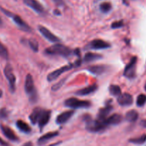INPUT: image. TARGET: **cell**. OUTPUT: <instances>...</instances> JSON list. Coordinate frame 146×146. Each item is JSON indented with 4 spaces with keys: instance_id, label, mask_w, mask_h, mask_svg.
Wrapping results in <instances>:
<instances>
[{
    "instance_id": "10",
    "label": "cell",
    "mask_w": 146,
    "mask_h": 146,
    "mask_svg": "<svg viewBox=\"0 0 146 146\" xmlns=\"http://www.w3.org/2000/svg\"><path fill=\"white\" fill-rule=\"evenodd\" d=\"M51 111L49 110H43L42 113H41V115L39 117V119H38V127H39L40 130L42 131L43 128L46 126V125L48 124V123L49 122V120L51 118Z\"/></svg>"
},
{
    "instance_id": "21",
    "label": "cell",
    "mask_w": 146,
    "mask_h": 146,
    "mask_svg": "<svg viewBox=\"0 0 146 146\" xmlns=\"http://www.w3.org/2000/svg\"><path fill=\"white\" fill-rule=\"evenodd\" d=\"M16 125L20 131L24 133H29L31 131V127L27 123L21 120H18L16 123Z\"/></svg>"
},
{
    "instance_id": "33",
    "label": "cell",
    "mask_w": 146,
    "mask_h": 146,
    "mask_svg": "<svg viewBox=\"0 0 146 146\" xmlns=\"http://www.w3.org/2000/svg\"><path fill=\"white\" fill-rule=\"evenodd\" d=\"M52 1L58 6H61V7H62V6L64 5V2L63 0H52Z\"/></svg>"
},
{
    "instance_id": "20",
    "label": "cell",
    "mask_w": 146,
    "mask_h": 146,
    "mask_svg": "<svg viewBox=\"0 0 146 146\" xmlns=\"http://www.w3.org/2000/svg\"><path fill=\"white\" fill-rule=\"evenodd\" d=\"M97 89H98V86L96 84H94V85L88 86L81 90H78V91L76 92V94L78 96H86L95 92Z\"/></svg>"
},
{
    "instance_id": "29",
    "label": "cell",
    "mask_w": 146,
    "mask_h": 146,
    "mask_svg": "<svg viewBox=\"0 0 146 146\" xmlns=\"http://www.w3.org/2000/svg\"><path fill=\"white\" fill-rule=\"evenodd\" d=\"M146 104V96L145 94H140L137 98L136 104L138 107H143Z\"/></svg>"
},
{
    "instance_id": "3",
    "label": "cell",
    "mask_w": 146,
    "mask_h": 146,
    "mask_svg": "<svg viewBox=\"0 0 146 146\" xmlns=\"http://www.w3.org/2000/svg\"><path fill=\"white\" fill-rule=\"evenodd\" d=\"M0 9L1 11L4 13L5 15H7V17H10V18L12 19V20L14 21V22L15 23L16 25L19 27L21 30L24 31H27V32H30L31 31V29L21 17L19 15H17V14H14L13 13L10 12L8 10L2 8V7H0Z\"/></svg>"
},
{
    "instance_id": "40",
    "label": "cell",
    "mask_w": 146,
    "mask_h": 146,
    "mask_svg": "<svg viewBox=\"0 0 146 146\" xmlns=\"http://www.w3.org/2000/svg\"><path fill=\"white\" fill-rule=\"evenodd\" d=\"M123 1L124 3H125V4H127V0H123Z\"/></svg>"
},
{
    "instance_id": "6",
    "label": "cell",
    "mask_w": 146,
    "mask_h": 146,
    "mask_svg": "<svg viewBox=\"0 0 146 146\" xmlns=\"http://www.w3.org/2000/svg\"><path fill=\"white\" fill-rule=\"evenodd\" d=\"M74 67H75L74 64H68V65L64 66L61 67V68L52 71V72L48 74V76H47V81H48V82H51V81H55V80L56 79V78H58L61 74H64L66 71H68V70L71 69V68H73Z\"/></svg>"
},
{
    "instance_id": "24",
    "label": "cell",
    "mask_w": 146,
    "mask_h": 146,
    "mask_svg": "<svg viewBox=\"0 0 146 146\" xmlns=\"http://www.w3.org/2000/svg\"><path fill=\"white\" fill-rule=\"evenodd\" d=\"M128 141L131 143L135 144V145H142L146 142V134H143L138 138H131Z\"/></svg>"
},
{
    "instance_id": "36",
    "label": "cell",
    "mask_w": 146,
    "mask_h": 146,
    "mask_svg": "<svg viewBox=\"0 0 146 146\" xmlns=\"http://www.w3.org/2000/svg\"><path fill=\"white\" fill-rule=\"evenodd\" d=\"M22 146H33V144H32V143H31V142H27V143H24Z\"/></svg>"
},
{
    "instance_id": "15",
    "label": "cell",
    "mask_w": 146,
    "mask_h": 146,
    "mask_svg": "<svg viewBox=\"0 0 146 146\" xmlns=\"http://www.w3.org/2000/svg\"><path fill=\"white\" fill-rule=\"evenodd\" d=\"M58 131H53V132H48L47 133L44 134V135H42L41 137H40L38 139L37 141V143L38 145H43L45 143H46L48 141L53 139L55 137L58 136Z\"/></svg>"
},
{
    "instance_id": "11",
    "label": "cell",
    "mask_w": 146,
    "mask_h": 146,
    "mask_svg": "<svg viewBox=\"0 0 146 146\" xmlns=\"http://www.w3.org/2000/svg\"><path fill=\"white\" fill-rule=\"evenodd\" d=\"M23 1L26 5L32 9L38 14H42L44 12V7L37 0H23Z\"/></svg>"
},
{
    "instance_id": "16",
    "label": "cell",
    "mask_w": 146,
    "mask_h": 146,
    "mask_svg": "<svg viewBox=\"0 0 146 146\" xmlns=\"http://www.w3.org/2000/svg\"><path fill=\"white\" fill-rule=\"evenodd\" d=\"M108 69V66L106 65H94L91 66L87 68L89 72L91 74H95V75H101V74H104Z\"/></svg>"
},
{
    "instance_id": "18",
    "label": "cell",
    "mask_w": 146,
    "mask_h": 146,
    "mask_svg": "<svg viewBox=\"0 0 146 146\" xmlns=\"http://www.w3.org/2000/svg\"><path fill=\"white\" fill-rule=\"evenodd\" d=\"M43 110L44 109L40 108V107H36V108H34L33 111H31V114L29 116V118L30 121H31V123L33 125H35L36 123H38L39 117L41 115V113H42Z\"/></svg>"
},
{
    "instance_id": "35",
    "label": "cell",
    "mask_w": 146,
    "mask_h": 146,
    "mask_svg": "<svg viewBox=\"0 0 146 146\" xmlns=\"http://www.w3.org/2000/svg\"><path fill=\"white\" fill-rule=\"evenodd\" d=\"M141 125H142L143 127L146 128V120H142V121H141Z\"/></svg>"
},
{
    "instance_id": "37",
    "label": "cell",
    "mask_w": 146,
    "mask_h": 146,
    "mask_svg": "<svg viewBox=\"0 0 146 146\" xmlns=\"http://www.w3.org/2000/svg\"><path fill=\"white\" fill-rule=\"evenodd\" d=\"M54 14H58V15H60V14H61V13H60L58 11H56V10H55V11H54Z\"/></svg>"
},
{
    "instance_id": "32",
    "label": "cell",
    "mask_w": 146,
    "mask_h": 146,
    "mask_svg": "<svg viewBox=\"0 0 146 146\" xmlns=\"http://www.w3.org/2000/svg\"><path fill=\"white\" fill-rule=\"evenodd\" d=\"M124 26L123 22L122 21H115V22L112 23L111 24V28L112 29H118V28H121Z\"/></svg>"
},
{
    "instance_id": "19",
    "label": "cell",
    "mask_w": 146,
    "mask_h": 146,
    "mask_svg": "<svg viewBox=\"0 0 146 146\" xmlns=\"http://www.w3.org/2000/svg\"><path fill=\"white\" fill-rule=\"evenodd\" d=\"M122 120H123L122 115L118 113H115L113 114V115H111V116L107 117V118H106L105 121H106V123L107 124V125L109 126V125H118V124H119L122 121Z\"/></svg>"
},
{
    "instance_id": "14",
    "label": "cell",
    "mask_w": 146,
    "mask_h": 146,
    "mask_svg": "<svg viewBox=\"0 0 146 146\" xmlns=\"http://www.w3.org/2000/svg\"><path fill=\"white\" fill-rule=\"evenodd\" d=\"M117 101H118L119 105L122 106H128L132 105L133 102V98L131 94L125 93V94H121L118 97Z\"/></svg>"
},
{
    "instance_id": "39",
    "label": "cell",
    "mask_w": 146,
    "mask_h": 146,
    "mask_svg": "<svg viewBox=\"0 0 146 146\" xmlns=\"http://www.w3.org/2000/svg\"><path fill=\"white\" fill-rule=\"evenodd\" d=\"M2 25H3V21L2 20H1V19L0 18V27H1Z\"/></svg>"
},
{
    "instance_id": "34",
    "label": "cell",
    "mask_w": 146,
    "mask_h": 146,
    "mask_svg": "<svg viewBox=\"0 0 146 146\" xmlns=\"http://www.w3.org/2000/svg\"><path fill=\"white\" fill-rule=\"evenodd\" d=\"M0 145L1 146H9V144L6 142L5 141H4L1 137H0Z\"/></svg>"
},
{
    "instance_id": "41",
    "label": "cell",
    "mask_w": 146,
    "mask_h": 146,
    "mask_svg": "<svg viewBox=\"0 0 146 146\" xmlns=\"http://www.w3.org/2000/svg\"><path fill=\"white\" fill-rule=\"evenodd\" d=\"M145 91H146V84H145Z\"/></svg>"
},
{
    "instance_id": "8",
    "label": "cell",
    "mask_w": 146,
    "mask_h": 146,
    "mask_svg": "<svg viewBox=\"0 0 146 146\" xmlns=\"http://www.w3.org/2000/svg\"><path fill=\"white\" fill-rule=\"evenodd\" d=\"M38 31H40V33L41 34V35L44 37L45 38H46L48 41H49L50 42L53 43H57L59 42L61 40L58 37H57L56 36L54 35L51 31H50L47 28H46L45 27H43V26H38Z\"/></svg>"
},
{
    "instance_id": "1",
    "label": "cell",
    "mask_w": 146,
    "mask_h": 146,
    "mask_svg": "<svg viewBox=\"0 0 146 146\" xmlns=\"http://www.w3.org/2000/svg\"><path fill=\"white\" fill-rule=\"evenodd\" d=\"M44 52L48 55L61 56L66 58H70L72 54H74V51H73L72 49L61 44H54V45L48 47L47 48H46Z\"/></svg>"
},
{
    "instance_id": "38",
    "label": "cell",
    "mask_w": 146,
    "mask_h": 146,
    "mask_svg": "<svg viewBox=\"0 0 146 146\" xmlns=\"http://www.w3.org/2000/svg\"><path fill=\"white\" fill-rule=\"evenodd\" d=\"M2 95H3V91H2V90L0 89V98H1V97H2Z\"/></svg>"
},
{
    "instance_id": "9",
    "label": "cell",
    "mask_w": 146,
    "mask_h": 146,
    "mask_svg": "<svg viewBox=\"0 0 146 146\" xmlns=\"http://www.w3.org/2000/svg\"><path fill=\"white\" fill-rule=\"evenodd\" d=\"M0 128H1V132L4 134V136L7 138H8L9 140H10L11 141H13V142H17V141H19V139L18 136L16 135L15 133L9 127L3 125V124H1L0 125Z\"/></svg>"
},
{
    "instance_id": "23",
    "label": "cell",
    "mask_w": 146,
    "mask_h": 146,
    "mask_svg": "<svg viewBox=\"0 0 146 146\" xmlns=\"http://www.w3.org/2000/svg\"><path fill=\"white\" fill-rule=\"evenodd\" d=\"M138 111H136L135 110H131V111H128L125 114V120L128 121V122H135L138 120Z\"/></svg>"
},
{
    "instance_id": "17",
    "label": "cell",
    "mask_w": 146,
    "mask_h": 146,
    "mask_svg": "<svg viewBox=\"0 0 146 146\" xmlns=\"http://www.w3.org/2000/svg\"><path fill=\"white\" fill-rule=\"evenodd\" d=\"M113 111V106L108 103L104 108H101L98 111V115H97V119L99 120H105L108 117L110 113Z\"/></svg>"
},
{
    "instance_id": "28",
    "label": "cell",
    "mask_w": 146,
    "mask_h": 146,
    "mask_svg": "<svg viewBox=\"0 0 146 146\" xmlns=\"http://www.w3.org/2000/svg\"><path fill=\"white\" fill-rule=\"evenodd\" d=\"M28 43L32 51H34V52H37L38 51V43L36 40H35L34 38H30L29 39Z\"/></svg>"
},
{
    "instance_id": "22",
    "label": "cell",
    "mask_w": 146,
    "mask_h": 146,
    "mask_svg": "<svg viewBox=\"0 0 146 146\" xmlns=\"http://www.w3.org/2000/svg\"><path fill=\"white\" fill-rule=\"evenodd\" d=\"M102 56L101 54H96V53H92V52H88L87 54H85L84 58V62H92V61H96V60H98L102 58Z\"/></svg>"
},
{
    "instance_id": "26",
    "label": "cell",
    "mask_w": 146,
    "mask_h": 146,
    "mask_svg": "<svg viewBox=\"0 0 146 146\" xmlns=\"http://www.w3.org/2000/svg\"><path fill=\"white\" fill-rule=\"evenodd\" d=\"M111 9H112V5L109 2H104L100 5V10L103 13L106 14V13L109 12Z\"/></svg>"
},
{
    "instance_id": "13",
    "label": "cell",
    "mask_w": 146,
    "mask_h": 146,
    "mask_svg": "<svg viewBox=\"0 0 146 146\" xmlns=\"http://www.w3.org/2000/svg\"><path fill=\"white\" fill-rule=\"evenodd\" d=\"M74 111L71 110V111H64V112L60 113L56 119V123L58 125H62V124L66 123L68 121H69L70 118L73 116L74 114Z\"/></svg>"
},
{
    "instance_id": "30",
    "label": "cell",
    "mask_w": 146,
    "mask_h": 146,
    "mask_svg": "<svg viewBox=\"0 0 146 146\" xmlns=\"http://www.w3.org/2000/svg\"><path fill=\"white\" fill-rule=\"evenodd\" d=\"M9 116V111L6 108L0 109V119H7Z\"/></svg>"
},
{
    "instance_id": "2",
    "label": "cell",
    "mask_w": 146,
    "mask_h": 146,
    "mask_svg": "<svg viewBox=\"0 0 146 146\" xmlns=\"http://www.w3.org/2000/svg\"><path fill=\"white\" fill-rule=\"evenodd\" d=\"M24 90L27 95L29 97V101L31 103H36L37 101V93L34 87V80L31 74H27L26 76L25 84H24Z\"/></svg>"
},
{
    "instance_id": "31",
    "label": "cell",
    "mask_w": 146,
    "mask_h": 146,
    "mask_svg": "<svg viewBox=\"0 0 146 146\" xmlns=\"http://www.w3.org/2000/svg\"><path fill=\"white\" fill-rule=\"evenodd\" d=\"M66 81V78H64V79H61V81H59V82H58L57 84H56L55 85L53 86L52 87H51V89H52V91H58V89H59L60 88H61V86H62L63 85H64V81Z\"/></svg>"
},
{
    "instance_id": "12",
    "label": "cell",
    "mask_w": 146,
    "mask_h": 146,
    "mask_svg": "<svg viewBox=\"0 0 146 146\" xmlns=\"http://www.w3.org/2000/svg\"><path fill=\"white\" fill-rule=\"evenodd\" d=\"M88 46L91 49H104L111 47V44L104 40L94 39L89 43Z\"/></svg>"
},
{
    "instance_id": "4",
    "label": "cell",
    "mask_w": 146,
    "mask_h": 146,
    "mask_svg": "<svg viewBox=\"0 0 146 146\" xmlns=\"http://www.w3.org/2000/svg\"><path fill=\"white\" fill-rule=\"evenodd\" d=\"M64 105L68 108L77 109V108H88L91 106V103L88 101L80 100L76 98H68L64 102Z\"/></svg>"
},
{
    "instance_id": "5",
    "label": "cell",
    "mask_w": 146,
    "mask_h": 146,
    "mask_svg": "<svg viewBox=\"0 0 146 146\" xmlns=\"http://www.w3.org/2000/svg\"><path fill=\"white\" fill-rule=\"evenodd\" d=\"M4 76L9 82V87L11 93L15 92L16 90V76L13 71V68L11 64H7L4 68Z\"/></svg>"
},
{
    "instance_id": "27",
    "label": "cell",
    "mask_w": 146,
    "mask_h": 146,
    "mask_svg": "<svg viewBox=\"0 0 146 146\" xmlns=\"http://www.w3.org/2000/svg\"><path fill=\"white\" fill-rule=\"evenodd\" d=\"M0 57L4 58V59H8L9 58V52L7 47L4 46L2 43L0 42Z\"/></svg>"
},
{
    "instance_id": "7",
    "label": "cell",
    "mask_w": 146,
    "mask_h": 146,
    "mask_svg": "<svg viewBox=\"0 0 146 146\" xmlns=\"http://www.w3.org/2000/svg\"><path fill=\"white\" fill-rule=\"evenodd\" d=\"M137 57L133 56L125 66L124 69L123 75L128 78H133L135 76V69H136Z\"/></svg>"
},
{
    "instance_id": "25",
    "label": "cell",
    "mask_w": 146,
    "mask_h": 146,
    "mask_svg": "<svg viewBox=\"0 0 146 146\" xmlns=\"http://www.w3.org/2000/svg\"><path fill=\"white\" fill-rule=\"evenodd\" d=\"M109 92L113 96H119L121 94V89L117 85H111L109 86Z\"/></svg>"
}]
</instances>
